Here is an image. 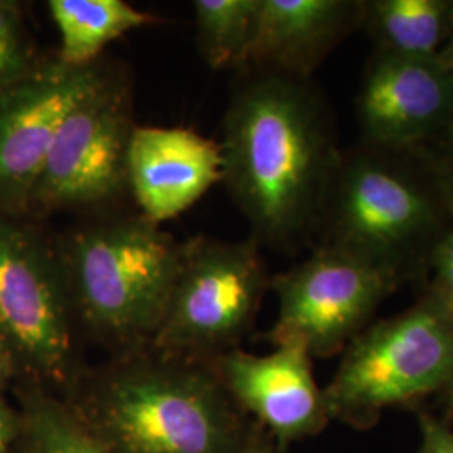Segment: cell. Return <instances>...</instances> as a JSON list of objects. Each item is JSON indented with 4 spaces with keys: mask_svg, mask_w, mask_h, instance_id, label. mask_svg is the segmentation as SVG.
Here are the masks:
<instances>
[{
    "mask_svg": "<svg viewBox=\"0 0 453 453\" xmlns=\"http://www.w3.org/2000/svg\"><path fill=\"white\" fill-rule=\"evenodd\" d=\"M136 127L131 76L110 63L65 114L34 187L27 219L121 209L130 198L127 160Z\"/></svg>",
    "mask_w": 453,
    "mask_h": 453,
    "instance_id": "obj_7",
    "label": "cell"
},
{
    "mask_svg": "<svg viewBox=\"0 0 453 453\" xmlns=\"http://www.w3.org/2000/svg\"><path fill=\"white\" fill-rule=\"evenodd\" d=\"M48 9L61 41L58 58L76 67L101 61L113 41L155 22L125 0H49Z\"/></svg>",
    "mask_w": 453,
    "mask_h": 453,
    "instance_id": "obj_16",
    "label": "cell"
},
{
    "mask_svg": "<svg viewBox=\"0 0 453 453\" xmlns=\"http://www.w3.org/2000/svg\"><path fill=\"white\" fill-rule=\"evenodd\" d=\"M237 453H286L274 441L264 428L250 421L247 437L243 440L242 447Z\"/></svg>",
    "mask_w": 453,
    "mask_h": 453,
    "instance_id": "obj_22",
    "label": "cell"
},
{
    "mask_svg": "<svg viewBox=\"0 0 453 453\" xmlns=\"http://www.w3.org/2000/svg\"><path fill=\"white\" fill-rule=\"evenodd\" d=\"M437 140H440L437 155H432L428 158L437 173L438 181L443 188L453 215V125L441 136H438Z\"/></svg>",
    "mask_w": 453,
    "mask_h": 453,
    "instance_id": "obj_20",
    "label": "cell"
},
{
    "mask_svg": "<svg viewBox=\"0 0 453 453\" xmlns=\"http://www.w3.org/2000/svg\"><path fill=\"white\" fill-rule=\"evenodd\" d=\"M443 396H445V417L441 420L453 430V381L449 389L443 393Z\"/></svg>",
    "mask_w": 453,
    "mask_h": 453,
    "instance_id": "obj_25",
    "label": "cell"
},
{
    "mask_svg": "<svg viewBox=\"0 0 453 453\" xmlns=\"http://www.w3.org/2000/svg\"><path fill=\"white\" fill-rule=\"evenodd\" d=\"M361 19L357 0H259L242 73L309 80Z\"/></svg>",
    "mask_w": 453,
    "mask_h": 453,
    "instance_id": "obj_14",
    "label": "cell"
},
{
    "mask_svg": "<svg viewBox=\"0 0 453 453\" xmlns=\"http://www.w3.org/2000/svg\"><path fill=\"white\" fill-rule=\"evenodd\" d=\"M22 434V417L16 402L0 395V453H17Z\"/></svg>",
    "mask_w": 453,
    "mask_h": 453,
    "instance_id": "obj_21",
    "label": "cell"
},
{
    "mask_svg": "<svg viewBox=\"0 0 453 453\" xmlns=\"http://www.w3.org/2000/svg\"><path fill=\"white\" fill-rule=\"evenodd\" d=\"M370 148L341 158L319 228L334 245L391 275L398 284L428 269L452 211L428 157Z\"/></svg>",
    "mask_w": 453,
    "mask_h": 453,
    "instance_id": "obj_4",
    "label": "cell"
},
{
    "mask_svg": "<svg viewBox=\"0 0 453 453\" xmlns=\"http://www.w3.org/2000/svg\"><path fill=\"white\" fill-rule=\"evenodd\" d=\"M181 243L140 211L80 217L54 235L73 321L108 357L150 346L179 271Z\"/></svg>",
    "mask_w": 453,
    "mask_h": 453,
    "instance_id": "obj_3",
    "label": "cell"
},
{
    "mask_svg": "<svg viewBox=\"0 0 453 453\" xmlns=\"http://www.w3.org/2000/svg\"><path fill=\"white\" fill-rule=\"evenodd\" d=\"M127 179L138 211L160 226L222 183L220 145L190 128L136 127L128 148Z\"/></svg>",
    "mask_w": 453,
    "mask_h": 453,
    "instance_id": "obj_13",
    "label": "cell"
},
{
    "mask_svg": "<svg viewBox=\"0 0 453 453\" xmlns=\"http://www.w3.org/2000/svg\"><path fill=\"white\" fill-rule=\"evenodd\" d=\"M417 423L420 432V452L453 453V430L434 413L417 410Z\"/></svg>",
    "mask_w": 453,
    "mask_h": 453,
    "instance_id": "obj_19",
    "label": "cell"
},
{
    "mask_svg": "<svg viewBox=\"0 0 453 453\" xmlns=\"http://www.w3.org/2000/svg\"><path fill=\"white\" fill-rule=\"evenodd\" d=\"M271 275L252 239L198 235L181 243L180 265L151 348L211 361L250 333Z\"/></svg>",
    "mask_w": 453,
    "mask_h": 453,
    "instance_id": "obj_8",
    "label": "cell"
},
{
    "mask_svg": "<svg viewBox=\"0 0 453 453\" xmlns=\"http://www.w3.org/2000/svg\"><path fill=\"white\" fill-rule=\"evenodd\" d=\"M396 288L370 262L321 243L308 259L271 277L279 309L265 338L274 346H301L311 357H336Z\"/></svg>",
    "mask_w": 453,
    "mask_h": 453,
    "instance_id": "obj_9",
    "label": "cell"
},
{
    "mask_svg": "<svg viewBox=\"0 0 453 453\" xmlns=\"http://www.w3.org/2000/svg\"><path fill=\"white\" fill-rule=\"evenodd\" d=\"M438 61H440L441 67L445 69V73L449 74V78H450L453 84V29L450 35H449V39H447V42H445V46L438 54Z\"/></svg>",
    "mask_w": 453,
    "mask_h": 453,
    "instance_id": "obj_24",
    "label": "cell"
},
{
    "mask_svg": "<svg viewBox=\"0 0 453 453\" xmlns=\"http://www.w3.org/2000/svg\"><path fill=\"white\" fill-rule=\"evenodd\" d=\"M311 361L301 346L284 344L269 355L235 348L209 363L235 406L288 450L319 435L331 421Z\"/></svg>",
    "mask_w": 453,
    "mask_h": 453,
    "instance_id": "obj_11",
    "label": "cell"
},
{
    "mask_svg": "<svg viewBox=\"0 0 453 453\" xmlns=\"http://www.w3.org/2000/svg\"><path fill=\"white\" fill-rule=\"evenodd\" d=\"M59 396L106 453H237L250 426L209 361L151 346L84 365Z\"/></svg>",
    "mask_w": 453,
    "mask_h": 453,
    "instance_id": "obj_2",
    "label": "cell"
},
{
    "mask_svg": "<svg viewBox=\"0 0 453 453\" xmlns=\"http://www.w3.org/2000/svg\"><path fill=\"white\" fill-rule=\"evenodd\" d=\"M357 118L370 148L417 150L452 127V81L438 58L378 52L361 84Z\"/></svg>",
    "mask_w": 453,
    "mask_h": 453,
    "instance_id": "obj_12",
    "label": "cell"
},
{
    "mask_svg": "<svg viewBox=\"0 0 453 453\" xmlns=\"http://www.w3.org/2000/svg\"><path fill=\"white\" fill-rule=\"evenodd\" d=\"M11 393L22 417L17 453H106L82 430L56 391L17 380Z\"/></svg>",
    "mask_w": 453,
    "mask_h": 453,
    "instance_id": "obj_17",
    "label": "cell"
},
{
    "mask_svg": "<svg viewBox=\"0 0 453 453\" xmlns=\"http://www.w3.org/2000/svg\"><path fill=\"white\" fill-rule=\"evenodd\" d=\"M219 145L222 183L260 249H292L319 230L341 157L333 118L309 80L241 73Z\"/></svg>",
    "mask_w": 453,
    "mask_h": 453,
    "instance_id": "obj_1",
    "label": "cell"
},
{
    "mask_svg": "<svg viewBox=\"0 0 453 453\" xmlns=\"http://www.w3.org/2000/svg\"><path fill=\"white\" fill-rule=\"evenodd\" d=\"M452 381L453 316L425 294L346 346L324 402L329 420L368 430L389 408L443 395Z\"/></svg>",
    "mask_w": 453,
    "mask_h": 453,
    "instance_id": "obj_5",
    "label": "cell"
},
{
    "mask_svg": "<svg viewBox=\"0 0 453 453\" xmlns=\"http://www.w3.org/2000/svg\"><path fill=\"white\" fill-rule=\"evenodd\" d=\"M80 342L54 235L33 219L0 213V344L17 380L61 395L86 365Z\"/></svg>",
    "mask_w": 453,
    "mask_h": 453,
    "instance_id": "obj_6",
    "label": "cell"
},
{
    "mask_svg": "<svg viewBox=\"0 0 453 453\" xmlns=\"http://www.w3.org/2000/svg\"><path fill=\"white\" fill-rule=\"evenodd\" d=\"M378 52L438 58L453 29V0H368L363 19Z\"/></svg>",
    "mask_w": 453,
    "mask_h": 453,
    "instance_id": "obj_15",
    "label": "cell"
},
{
    "mask_svg": "<svg viewBox=\"0 0 453 453\" xmlns=\"http://www.w3.org/2000/svg\"><path fill=\"white\" fill-rule=\"evenodd\" d=\"M110 63L69 65L42 58L0 91V213L26 217L34 187L65 114L96 84Z\"/></svg>",
    "mask_w": 453,
    "mask_h": 453,
    "instance_id": "obj_10",
    "label": "cell"
},
{
    "mask_svg": "<svg viewBox=\"0 0 453 453\" xmlns=\"http://www.w3.org/2000/svg\"><path fill=\"white\" fill-rule=\"evenodd\" d=\"M259 0H195V41L205 65L242 73Z\"/></svg>",
    "mask_w": 453,
    "mask_h": 453,
    "instance_id": "obj_18",
    "label": "cell"
},
{
    "mask_svg": "<svg viewBox=\"0 0 453 453\" xmlns=\"http://www.w3.org/2000/svg\"><path fill=\"white\" fill-rule=\"evenodd\" d=\"M19 378L16 363L0 344V395H9Z\"/></svg>",
    "mask_w": 453,
    "mask_h": 453,
    "instance_id": "obj_23",
    "label": "cell"
}]
</instances>
